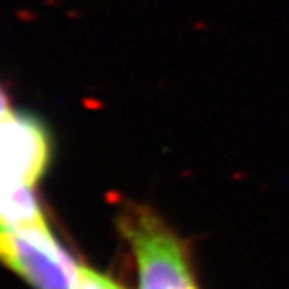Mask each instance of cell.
I'll list each match as a JSON object with an SVG mask.
<instances>
[{"label":"cell","mask_w":289,"mask_h":289,"mask_svg":"<svg viewBox=\"0 0 289 289\" xmlns=\"http://www.w3.org/2000/svg\"><path fill=\"white\" fill-rule=\"evenodd\" d=\"M73 289H124V287H121L111 279L105 277V275L91 270L88 267H78V275Z\"/></svg>","instance_id":"5b68a950"},{"label":"cell","mask_w":289,"mask_h":289,"mask_svg":"<svg viewBox=\"0 0 289 289\" xmlns=\"http://www.w3.org/2000/svg\"><path fill=\"white\" fill-rule=\"evenodd\" d=\"M9 103H7V96L6 93L2 91V88H0V119L6 117L7 113H9Z\"/></svg>","instance_id":"8992f818"},{"label":"cell","mask_w":289,"mask_h":289,"mask_svg":"<svg viewBox=\"0 0 289 289\" xmlns=\"http://www.w3.org/2000/svg\"><path fill=\"white\" fill-rule=\"evenodd\" d=\"M0 223L9 226L45 225L30 187L0 175Z\"/></svg>","instance_id":"277c9868"},{"label":"cell","mask_w":289,"mask_h":289,"mask_svg":"<svg viewBox=\"0 0 289 289\" xmlns=\"http://www.w3.org/2000/svg\"><path fill=\"white\" fill-rule=\"evenodd\" d=\"M126 234L138 262L139 289H197L183 247L155 218L129 216Z\"/></svg>","instance_id":"7a4b0ae2"},{"label":"cell","mask_w":289,"mask_h":289,"mask_svg":"<svg viewBox=\"0 0 289 289\" xmlns=\"http://www.w3.org/2000/svg\"><path fill=\"white\" fill-rule=\"evenodd\" d=\"M49 136L37 119L9 111L0 119V175L32 185L45 172Z\"/></svg>","instance_id":"3957f363"},{"label":"cell","mask_w":289,"mask_h":289,"mask_svg":"<svg viewBox=\"0 0 289 289\" xmlns=\"http://www.w3.org/2000/svg\"><path fill=\"white\" fill-rule=\"evenodd\" d=\"M0 259L37 289H73L78 267L47 225L0 223Z\"/></svg>","instance_id":"6da1fadb"}]
</instances>
